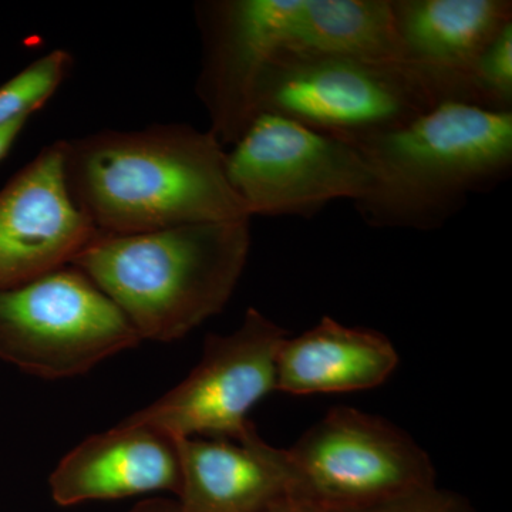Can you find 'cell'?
Listing matches in <instances>:
<instances>
[{
  "label": "cell",
  "mask_w": 512,
  "mask_h": 512,
  "mask_svg": "<svg viewBox=\"0 0 512 512\" xmlns=\"http://www.w3.org/2000/svg\"><path fill=\"white\" fill-rule=\"evenodd\" d=\"M128 512H183L177 500L168 498H148L134 505Z\"/></svg>",
  "instance_id": "ffe728a7"
},
{
  "label": "cell",
  "mask_w": 512,
  "mask_h": 512,
  "mask_svg": "<svg viewBox=\"0 0 512 512\" xmlns=\"http://www.w3.org/2000/svg\"><path fill=\"white\" fill-rule=\"evenodd\" d=\"M328 512H476L470 504L460 495L450 491L440 490L437 485L413 491L402 497L393 498L372 505V507L359 508L350 511Z\"/></svg>",
  "instance_id": "ac0fdd59"
},
{
  "label": "cell",
  "mask_w": 512,
  "mask_h": 512,
  "mask_svg": "<svg viewBox=\"0 0 512 512\" xmlns=\"http://www.w3.org/2000/svg\"><path fill=\"white\" fill-rule=\"evenodd\" d=\"M227 174L249 217L312 218L330 202L360 200L372 185L353 144L268 111L228 151Z\"/></svg>",
  "instance_id": "8992f818"
},
{
  "label": "cell",
  "mask_w": 512,
  "mask_h": 512,
  "mask_svg": "<svg viewBox=\"0 0 512 512\" xmlns=\"http://www.w3.org/2000/svg\"><path fill=\"white\" fill-rule=\"evenodd\" d=\"M447 101L478 106L471 76L412 62L279 53L259 86V113L279 114L340 140L402 127ZM480 107V106H478Z\"/></svg>",
  "instance_id": "277c9868"
},
{
  "label": "cell",
  "mask_w": 512,
  "mask_h": 512,
  "mask_svg": "<svg viewBox=\"0 0 512 512\" xmlns=\"http://www.w3.org/2000/svg\"><path fill=\"white\" fill-rule=\"evenodd\" d=\"M281 53L404 62L392 0H299Z\"/></svg>",
  "instance_id": "9a60e30c"
},
{
  "label": "cell",
  "mask_w": 512,
  "mask_h": 512,
  "mask_svg": "<svg viewBox=\"0 0 512 512\" xmlns=\"http://www.w3.org/2000/svg\"><path fill=\"white\" fill-rule=\"evenodd\" d=\"M29 119H18L10 123L0 124V160L9 153L10 148L15 144L16 138L22 133Z\"/></svg>",
  "instance_id": "d6986e66"
},
{
  "label": "cell",
  "mask_w": 512,
  "mask_h": 512,
  "mask_svg": "<svg viewBox=\"0 0 512 512\" xmlns=\"http://www.w3.org/2000/svg\"><path fill=\"white\" fill-rule=\"evenodd\" d=\"M249 221L99 234L72 265L119 306L141 340L174 342L231 299L251 249Z\"/></svg>",
  "instance_id": "3957f363"
},
{
  "label": "cell",
  "mask_w": 512,
  "mask_h": 512,
  "mask_svg": "<svg viewBox=\"0 0 512 512\" xmlns=\"http://www.w3.org/2000/svg\"><path fill=\"white\" fill-rule=\"evenodd\" d=\"M74 204L103 235L245 220L217 137L190 124L103 130L64 140Z\"/></svg>",
  "instance_id": "6da1fadb"
},
{
  "label": "cell",
  "mask_w": 512,
  "mask_h": 512,
  "mask_svg": "<svg viewBox=\"0 0 512 512\" xmlns=\"http://www.w3.org/2000/svg\"><path fill=\"white\" fill-rule=\"evenodd\" d=\"M100 232L64 175V140L43 148L0 190V292L72 265Z\"/></svg>",
  "instance_id": "30bf717a"
},
{
  "label": "cell",
  "mask_w": 512,
  "mask_h": 512,
  "mask_svg": "<svg viewBox=\"0 0 512 512\" xmlns=\"http://www.w3.org/2000/svg\"><path fill=\"white\" fill-rule=\"evenodd\" d=\"M392 10L407 62L458 76L512 23L511 0H392Z\"/></svg>",
  "instance_id": "5bb4252c"
},
{
  "label": "cell",
  "mask_w": 512,
  "mask_h": 512,
  "mask_svg": "<svg viewBox=\"0 0 512 512\" xmlns=\"http://www.w3.org/2000/svg\"><path fill=\"white\" fill-rule=\"evenodd\" d=\"M140 342L119 306L76 266L0 292V359L29 375H84Z\"/></svg>",
  "instance_id": "5b68a950"
},
{
  "label": "cell",
  "mask_w": 512,
  "mask_h": 512,
  "mask_svg": "<svg viewBox=\"0 0 512 512\" xmlns=\"http://www.w3.org/2000/svg\"><path fill=\"white\" fill-rule=\"evenodd\" d=\"M473 80L484 109L512 111V23L478 59Z\"/></svg>",
  "instance_id": "e0dca14e"
},
{
  "label": "cell",
  "mask_w": 512,
  "mask_h": 512,
  "mask_svg": "<svg viewBox=\"0 0 512 512\" xmlns=\"http://www.w3.org/2000/svg\"><path fill=\"white\" fill-rule=\"evenodd\" d=\"M299 0H212L197 6L202 66L197 94L222 146H234L259 114L269 64L284 50Z\"/></svg>",
  "instance_id": "9c48e42d"
},
{
  "label": "cell",
  "mask_w": 512,
  "mask_h": 512,
  "mask_svg": "<svg viewBox=\"0 0 512 512\" xmlns=\"http://www.w3.org/2000/svg\"><path fill=\"white\" fill-rule=\"evenodd\" d=\"M288 332L249 308L229 335L207 336L200 363L173 390L127 419L175 439H247L248 414L276 390V359Z\"/></svg>",
  "instance_id": "ba28073f"
},
{
  "label": "cell",
  "mask_w": 512,
  "mask_h": 512,
  "mask_svg": "<svg viewBox=\"0 0 512 512\" xmlns=\"http://www.w3.org/2000/svg\"><path fill=\"white\" fill-rule=\"evenodd\" d=\"M265 512H328L320 510V508L313 507V505H309L306 503H302V501L289 500L285 501V503L276 505V507L271 508V510Z\"/></svg>",
  "instance_id": "44dd1931"
},
{
  "label": "cell",
  "mask_w": 512,
  "mask_h": 512,
  "mask_svg": "<svg viewBox=\"0 0 512 512\" xmlns=\"http://www.w3.org/2000/svg\"><path fill=\"white\" fill-rule=\"evenodd\" d=\"M73 66L66 50H53L0 86V124L30 119L57 92Z\"/></svg>",
  "instance_id": "2e32d148"
},
{
  "label": "cell",
  "mask_w": 512,
  "mask_h": 512,
  "mask_svg": "<svg viewBox=\"0 0 512 512\" xmlns=\"http://www.w3.org/2000/svg\"><path fill=\"white\" fill-rule=\"evenodd\" d=\"M372 185L355 201L369 227L436 231L512 171V111L447 101L386 133L348 140Z\"/></svg>",
  "instance_id": "7a4b0ae2"
},
{
  "label": "cell",
  "mask_w": 512,
  "mask_h": 512,
  "mask_svg": "<svg viewBox=\"0 0 512 512\" xmlns=\"http://www.w3.org/2000/svg\"><path fill=\"white\" fill-rule=\"evenodd\" d=\"M399 355L382 333L322 318L296 338H286L276 359V390L293 396L357 392L389 379Z\"/></svg>",
  "instance_id": "4fadbf2b"
},
{
  "label": "cell",
  "mask_w": 512,
  "mask_h": 512,
  "mask_svg": "<svg viewBox=\"0 0 512 512\" xmlns=\"http://www.w3.org/2000/svg\"><path fill=\"white\" fill-rule=\"evenodd\" d=\"M293 500L323 511L386 503L436 485L423 448L382 417L336 407L288 450Z\"/></svg>",
  "instance_id": "52a82bcc"
},
{
  "label": "cell",
  "mask_w": 512,
  "mask_h": 512,
  "mask_svg": "<svg viewBox=\"0 0 512 512\" xmlns=\"http://www.w3.org/2000/svg\"><path fill=\"white\" fill-rule=\"evenodd\" d=\"M49 485L60 507L160 491L178 495V439L150 424L124 419L66 454L53 470Z\"/></svg>",
  "instance_id": "8fae6325"
},
{
  "label": "cell",
  "mask_w": 512,
  "mask_h": 512,
  "mask_svg": "<svg viewBox=\"0 0 512 512\" xmlns=\"http://www.w3.org/2000/svg\"><path fill=\"white\" fill-rule=\"evenodd\" d=\"M183 512H265L293 500L296 478L288 450L254 430L242 441L178 439Z\"/></svg>",
  "instance_id": "7c38bea8"
}]
</instances>
